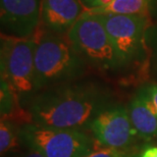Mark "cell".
Instances as JSON below:
<instances>
[{"instance_id":"cell-1","label":"cell","mask_w":157,"mask_h":157,"mask_svg":"<svg viewBox=\"0 0 157 157\" xmlns=\"http://www.w3.org/2000/svg\"><path fill=\"white\" fill-rule=\"evenodd\" d=\"M110 107L109 95L93 84L54 86L34 99L30 114L36 124L80 130Z\"/></svg>"},{"instance_id":"cell-2","label":"cell","mask_w":157,"mask_h":157,"mask_svg":"<svg viewBox=\"0 0 157 157\" xmlns=\"http://www.w3.org/2000/svg\"><path fill=\"white\" fill-rule=\"evenodd\" d=\"M35 80L37 91L73 80L82 73L84 58L71 42L67 34L45 30L35 35Z\"/></svg>"},{"instance_id":"cell-3","label":"cell","mask_w":157,"mask_h":157,"mask_svg":"<svg viewBox=\"0 0 157 157\" xmlns=\"http://www.w3.org/2000/svg\"><path fill=\"white\" fill-rule=\"evenodd\" d=\"M67 37L85 60L101 70H114L124 64L98 14L85 11Z\"/></svg>"},{"instance_id":"cell-4","label":"cell","mask_w":157,"mask_h":157,"mask_svg":"<svg viewBox=\"0 0 157 157\" xmlns=\"http://www.w3.org/2000/svg\"><path fill=\"white\" fill-rule=\"evenodd\" d=\"M36 37L20 38L3 34L0 42L1 80L18 95H28L36 89Z\"/></svg>"},{"instance_id":"cell-5","label":"cell","mask_w":157,"mask_h":157,"mask_svg":"<svg viewBox=\"0 0 157 157\" xmlns=\"http://www.w3.org/2000/svg\"><path fill=\"white\" fill-rule=\"evenodd\" d=\"M26 143L45 157H84L94 149L93 140L80 130L29 124L21 131Z\"/></svg>"},{"instance_id":"cell-6","label":"cell","mask_w":157,"mask_h":157,"mask_svg":"<svg viewBox=\"0 0 157 157\" xmlns=\"http://www.w3.org/2000/svg\"><path fill=\"white\" fill-rule=\"evenodd\" d=\"M94 14V13H93ZM124 63L131 61L143 48L148 15L98 14Z\"/></svg>"},{"instance_id":"cell-7","label":"cell","mask_w":157,"mask_h":157,"mask_svg":"<svg viewBox=\"0 0 157 157\" xmlns=\"http://www.w3.org/2000/svg\"><path fill=\"white\" fill-rule=\"evenodd\" d=\"M90 128L100 145L121 150L139 136L131 121L128 108L121 106H110L100 112L91 122Z\"/></svg>"},{"instance_id":"cell-8","label":"cell","mask_w":157,"mask_h":157,"mask_svg":"<svg viewBox=\"0 0 157 157\" xmlns=\"http://www.w3.org/2000/svg\"><path fill=\"white\" fill-rule=\"evenodd\" d=\"M42 0H0L1 26L6 35L31 38L41 25Z\"/></svg>"},{"instance_id":"cell-9","label":"cell","mask_w":157,"mask_h":157,"mask_svg":"<svg viewBox=\"0 0 157 157\" xmlns=\"http://www.w3.org/2000/svg\"><path fill=\"white\" fill-rule=\"evenodd\" d=\"M86 9L82 0H42L41 25L48 32L67 34Z\"/></svg>"},{"instance_id":"cell-10","label":"cell","mask_w":157,"mask_h":157,"mask_svg":"<svg viewBox=\"0 0 157 157\" xmlns=\"http://www.w3.org/2000/svg\"><path fill=\"white\" fill-rule=\"evenodd\" d=\"M128 111L139 137L145 140L157 137V112L145 90L140 91L134 97Z\"/></svg>"},{"instance_id":"cell-11","label":"cell","mask_w":157,"mask_h":157,"mask_svg":"<svg viewBox=\"0 0 157 157\" xmlns=\"http://www.w3.org/2000/svg\"><path fill=\"white\" fill-rule=\"evenodd\" d=\"M149 0H113L108 5L98 8H87L94 14L147 15Z\"/></svg>"},{"instance_id":"cell-12","label":"cell","mask_w":157,"mask_h":157,"mask_svg":"<svg viewBox=\"0 0 157 157\" xmlns=\"http://www.w3.org/2000/svg\"><path fill=\"white\" fill-rule=\"evenodd\" d=\"M18 145L17 135L12 125L7 121H1L0 124V152L3 156L5 153L17 148Z\"/></svg>"},{"instance_id":"cell-13","label":"cell","mask_w":157,"mask_h":157,"mask_svg":"<svg viewBox=\"0 0 157 157\" xmlns=\"http://www.w3.org/2000/svg\"><path fill=\"white\" fill-rule=\"evenodd\" d=\"M125 153L121 149L111 148V147H104L100 149H94L89 154L84 157H124Z\"/></svg>"},{"instance_id":"cell-14","label":"cell","mask_w":157,"mask_h":157,"mask_svg":"<svg viewBox=\"0 0 157 157\" xmlns=\"http://www.w3.org/2000/svg\"><path fill=\"white\" fill-rule=\"evenodd\" d=\"M144 90H145V92L147 93L153 107L155 108V110L157 112V85L156 84L149 85V86L145 88Z\"/></svg>"},{"instance_id":"cell-15","label":"cell","mask_w":157,"mask_h":157,"mask_svg":"<svg viewBox=\"0 0 157 157\" xmlns=\"http://www.w3.org/2000/svg\"><path fill=\"white\" fill-rule=\"evenodd\" d=\"M82 1L88 6V8H98L108 5L113 0H82Z\"/></svg>"},{"instance_id":"cell-16","label":"cell","mask_w":157,"mask_h":157,"mask_svg":"<svg viewBox=\"0 0 157 157\" xmlns=\"http://www.w3.org/2000/svg\"><path fill=\"white\" fill-rule=\"evenodd\" d=\"M141 157H157V146H151L146 148L142 152Z\"/></svg>"},{"instance_id":"cell-17","label":"cell","mask_w":157,"mask_h":157,"mask_svg":"<svg viewBox=\"0 0 157 157\" xmlns=\"http://www.w3.org/2000/svg\"><path fill=\"white\" fill-rule=\"evenodd\" d=\"M18 157H45L42 153L39 152L38 150L32 148V147H30L29 150H28L27 152L23 153L21 155H20Z\"/></svg>"},{"instance_id":"cell-18","label":"cell","mask_w":157,"mask_h":157,"mask_svg":"<svg viewBox=\"0 0 157 157\" xmlns=\"http://www.w3.org/2000/svg\"><path fill=\"white\" fill-rule=\"evenodd\" d=\"M124 157H125V156H124Z\"/></svg>"}]
</instances>
